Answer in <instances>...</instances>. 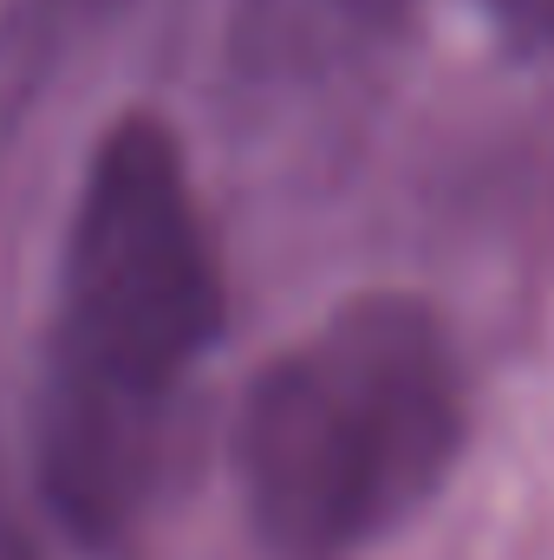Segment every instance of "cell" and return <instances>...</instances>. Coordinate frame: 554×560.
<instances>
[{
  "label": "cell",
  "instance_id": "1",
  "mask_svg": "<svg viewBox=\"0 0 554 560\" xmlns=\"http://www.w3.org/2000/svg\"><path fill=\"white\" fill-rule=\"evenodd\" d=\"M216 339L222 268L183 150L150 112H131L92 150L33 405L39 489L85 555L131 535L163 418Z\"/></svg>",
  "mask_w": 554,
  "mask_h": 560
},
{
  "label": "cell",
  "instance_id": "2",
  "mask_svg": "<svg viewBox=\"0 0 554 560\" xmlns=\"http://www.w3.org/2000/svg\"><path fill=\"white\" fill-rule=\"evenodd\" d=\"M463 436L470 398L443 319L379 287L262 365L235 418V476L275 555L339 560L412 522Z\"/></svg>",
  "mask_w": 554,
  "mask_h": 560
},
{
  "label": "cell",
  "instance_id": "3",
  "mask_svg": "<svg viewBox=\"0 0 554 560\" xmlns=\"http://www.w3.org/2000/svg\"><path fill=\"white\" fill-rule=\"evenodd\" d=\"M417 0H235V66L255 79H320L379 52Z\"/></svg>",
  "mask_w": 554,
  "mask_h": 560
},
{
  "label": "cell",
  "instance_id": "4",
  "mask_svg": "<svg viewBox=\"0 0 554 560\" xmlns=\"http://www.w3.org/2000/svg\"><path fill=\"white\" fill-rule=\"evenodd\" d=\"M509 52H554V0H483Z\"/></svg>",
  "mask_w": 554,
  "mask_h": 560
}]
</instances>
